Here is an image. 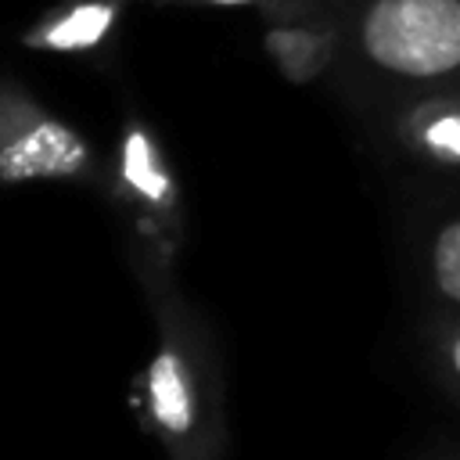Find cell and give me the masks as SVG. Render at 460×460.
I'll return each mask as SVG.
<instances>
[{"label": "cell", "instance_id": "cell-1", "mask_svg": "<svg viewBox=\"0 0 460 460\" xmlns=\"http://www.w3.org/2000/svg\"><path fill=\"white\" fill-rule=\"evenodd\" d=\"M345 47L388 97L460 93V0H359L345 18Z\"/></svg>", "mask_w": 460, "mask_h": 460}, {"label": "cell", "instance_id": "cell-2", "mask_svg": "<svg viewBox=\"0 0 460 460\" xmlns=\"http://www.w3.org/2000/svg\"><path fill=\"white\" fill-rule=\"evenodd\" d=\"M90 162V144L68 122L0 83V183L75 180Z\"/></svg>", "mask_w": 460, "mask_h": 460}, {"label": "cell", "instance_id": "cell-3", "mask_svg": "<svg viewBox=\"0 0 460 460\" xmlns=\"http://www.w3.org/2000/svg\"><path fill=\"white\" fill-rule=\"evenodd\" d=\"M385 129L392 147L435 176H460V93L413 90L388 97Z\"/></svg>", "mask_w": 460, "mask_h": 460}, {"label": "cell", "instance_id": "cell-4", "mask_svg": "<svg viewBox=\"0 0 460 460\" xmlns=\"http://www.w3.org/2000/svg\"><path fill=\"white\" fill-rule=\"evenodd\" d=\"M428 309L460 313V198H438L424 212L413 244Z\"/></svg>", "mask_w": 460, "mask_h": 460}, {"label": "cell", "instance_id": "cell-5", "mask_svg": "<svg viewBox=\"0 0 460 460\" xmlns=\"http://www.w3.org/2000/svg\"><path fill=\"white\" fill-rule=\"evenodd\" d=\"M266 54L273 58L277 72L288 83H313L320 79L334 58L345 50V22H327L316 14L305 18H273L262 36Z\"/></svg>", "mask_w": 460, "mask_h": 460}, {"label": "cell", "instance_id": "cell-6", "mask_svg": "<svg viewBox=\"0 0 460 460\" xmlns=\"http://www.w3.org/2000/svg\"><path fill=\"white\" fill-rule=\"evenodd\" d=\"M119 22V0H72L54 11H47L22 43L32 50H90L108 40V32Z\"/></svg>", "mask_w": 460, "mask_h": 460}, {"label": "cell", "instance_id": "cell-7", "mask_svg": "<svg viewBox=\"0 0 460 460\" xmlns=\"http://www.w3.org/2000/svg\"><path fill=\"white\" fill-rule=\"evenodd\" d=\"M147 410L169 435H187L198 420L190 374L176 349H162L147 367Z\"/></svg>", "mask_w": 460, "mask_h": 460}, {"label": "cell", "instance_id": "cell-8", "mask_svg": "<svg viewBox=\"0 0 460 460\" xmlns=\"http://www.w3.org/2000/svg\"><path fill=\"white\" fill-rule=\"evenodd\" d=\"M119 180L147 205H169L176 198L172 172L147 126L129 122L119 140Z\"/></svg>", "mask_w": 460, "mask_h": 460}, {"label": "cell", "instance_id": "cell-9", "mask_svg": "<svg viewBox=\"0 0 460 460\" xmlns=\"http://www.w3.org/2000/svg\"><path fill=\"white\" fill-rule=\"evenodd\" d=\"M420 349L438 392L460 406V313L428 309L420 327Z\"/></svg>", "mask_w": 460, "mask_h": 460}, {"label": "cell", "instance_id": "cell-10", "mask_svg": "<svg viewBox=\"0 0 460 460\" xmlns=\"http://www.w3.org/2000/svg\"><path fill=\"white\" fill-rule=\"evenodd\" d=\"M162 4H205V7H255L270 18H305L316 0H162Z\"/></svg>", "mask_w": 460, "mask_h": 460}, {"label": "cell", "instance_id": "cell-11", "mask_svg": "<svg viewBox=\"0 0 460 460\" xmlns=\"http://www.w3.org/2000/svg\"><path fill=\"white\" fill-rule=\"evenodd\" d=\"M431 460H460V449H442V453H435Z\"/></svg>", "mask_w": 460, "mask_h": 460}]
</instances>
